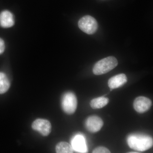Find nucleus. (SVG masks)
Wrapping results in <instances>:
<instances>
[{
  "label": "nucleus",
  "instance_id": "nucleus-1",
  "mask_svg": "<svg viewBox=\"0 0 153 153\" xmlns=\"http://www.w3.org/2000/svg\"><path fill=\"white\" fill-rule=\"evenodd\" d=\"M127 142L130 148L138 152L148 150L153 145L152 138L143 134H131L127 138Z\"/></svg>",
  "mask_w": 153,
  "mask_h": 153
},
{
  "label": "nucleus",
  "instance_id": "nucleus-2",
  "mask_svg": "<svg viewBox=\"0 0 153 153\" xmlns=\"http://www.w3.org/2000/svg\"><path fill=\"white\" fill-rule=\"evenodd\" d=\"M118 65L117 59L113 56L105 57L99 60L94 66L93 72L97 75L106 74Z\"/></svg>",
  "mask_w": 153,
  "mask_h": 153
},
{
  "label": "nucleus",
  "instance_id": "nucleus-3",
  "mask_svg": "<svg viewBox=\"0 0 153 153\" xmlns=\"http://www.w3.org/2000/svg\"><path fill=\"white\" fill-rule=\"evenodd\" d=\"M77 105V98L74 93L68 91L63 94L61 99V106L66 114H74L76 111Z\"/></svg>",
  "mask_w": 153,
  "mask_h": 153
},
{
  "label": "nucleus",
  "instance_id": "nucleus-4",
  "mask_svg": "<svg viewBox=\"0 0 153 153\" xmlns=\"http://www.w3.org/2000/svg\"><path fill=\"white\" fill-rule=\"evenodd\" d=\"M78 27L82 32L88 35H92L96 32L98 28L97 22L90 16L82 17L78 23Z\"/></svg>",
  "mask_w": 153,
  "mask_h": 153
},
{
  "label": "nucleus",
  "instance_id": "nucleus-5",
  "mask_svg": "<svg viewBox=\"0 0 153 153\" xmlns=\"http://www.w3.org/2000/svg\"><path fill=\"white\" fill-rule=\"evenodd\" d=\"M32 128L37 131L44 136H47L51 133L52 126L49 121L46 120L38 119L33 122Z\"/></svg>",
  "mask_w": 153,
  "mask_h": 153
},
{
  "label": "nucleus",
  "instance_id": "nucleus-6",
  "mask_svg": "<svg viewBox=\"0 0 153 153\" xmlns=\"http://www.w3.org/2000/svg\"><path fill=\"white\" fill-rule=\"evenodd\" d=\"M103 126V120L97 116H91L88 117L85 120V128L88 131L91 133L99 131Z\"/></svg>",
  "mask_w": 153,
  "mask_h": 153
},
{
  "label": "nucleus",
  "instance_id": "nucleus-7",
  "mask_svg": "<svg viewBox=\"0 0 153 153\" xmlns=\"http://www.w3.org/2000/svg\"><path fill=\"white\" fill-rule=\"evenodd\" d=\"M152 105V102L151 100L145 97H138L134 101V109L137 112L140 114L147 111Z\"/></svg>",
  "mask_w": 153,
  "mask_h": 153
},
{
  "label": "nucleus",
  "instance_id": "nucleus-8",
  "mask_svg": "<svg viewBox=\"0 0 153 153\" xmlns=\"http://www.w3.org/2000/svg\"><path fill=\"white\" fill-rule=\"evenodd\" d=\"M127 82V78L125 74H119L110 78L108 81V86L111 91L112 89L120 87Z\"/></svg>",
  "mask_w": 153,
  "mask_h": 153
},
{
  "label": "nucleus",
  "instance_id": "nucleus-9",
  "mask_svg": "<svg viewBox=\"0 0 153 153\" xmlns=\"http://www.w3.org/2000/svg\"><path fill=\"white\" fill-rule=\"evenodd\" d=\"M13 14L7 10L3 11L0 13V26L3 28H10L14 25Z\"/></svg>",
  "mask_w": 153,
  "mask_h": 153
},
{
  "label": "nucleus",
  "instance_id": "nucleus-10",
  "mask_svg": "<svg viewBox=\"0 0 153 153\" xmlns=\"http://www.w3.org/2000/svg\"><path fill=\"white\" fill-rule=\"evenodd\" d=\"M71 143L72 148L75 151L81 153L87 152L85 139L82 136L78 135L74 137Z\"/></svg>",
  "mask_w": 153,
  "mask_h": 153
},
{
  "label": "nucleus",
  "instance_id": "nucleus-11",
  "mask_svg": "<svg viewBox=\"0 0 153 153\" xmlns=\"http://www.w3.org/2000/svg\"><path fill=\"white\" fill-rule=\"evenodd\" d=\"M108 98L101 97L93 99L90 102V105L91 108L93 109H99L104 107L108 104Z\"/></svg>",
  "mask_w": 153,
  "mask_h": 153
},
{
  "label": "nucleus",
  "instance_id": "nucleus-12",
  "mask_svg": "<svg viewBox=\"0 0 153 153\" xmlns=\"http://www.w3.org/2000/svg\"><path fill=\"white\" fill-rule=\"evenodd\" d=\"M10 86V80L6 74L0 72V94L6 93Z\"/></svg>",
  "mask_w": 153,
  "mask_h": 153
},
{
  "label": "nucleus",
  "instance_id": "nucleus-13",
  "mask_svg": "<svg viewBox=\"0 0 153 153\" xmlns=\"http://www.w3.org/2000/svg\"><path fill=\"white\" fill-rule=\"evenodd\" d=\"M56 153H72L74 152V149L72 146L65 142H61L58 143L56 146Z\"/></svg>",
  "mask_w": 153,
  "mask_h": 153
},
{
  "label": "nucleus",
  "instance_id": "nucleus-14",
  "mask_svg": "<svg viewBox=\"0 0 153 153\" xmlns=\"http://www.w3.org/2000/svg\"><path fill=\"white\" fill-rule=\"evenodd\" d=\"M93 153H110V151L107 148L100 146L96 148L92 152Z\"/></svg>",
  "mask_w": 153,
  "mask_h": 153
},
{
  "label": "nucleus",
  "instance_id": "nucleus-15",
  "mask_svg": "<svg viewBox=\"0 0 153 153\" xmlns=\"http://www.w3.org/2000/svg\"><path fill=\"white\" fill-rule=\"evenodd\" d=\"M5 50V43L1 38H0V54L4 52Z\"/></svg>",
  "mask_w": 153,
  "mask_h": 153
}]
</instances>
